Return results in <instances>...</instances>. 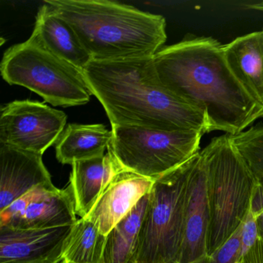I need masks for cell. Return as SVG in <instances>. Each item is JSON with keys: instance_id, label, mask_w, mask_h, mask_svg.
Masks as SVG:
<instances>
[{"instance_id": "obj_1", "label": "cell", "mask_w": 263, "mask_h": 263, "mask_svg": "<svg viewBox=\"0 0 263 263\" xmlns=\"http://www.w3.org/2000/svg\"><path fill=\"white\" fill-rule=\"evenodd\" d=\"M161 84L204 115L209 132L235 135L263 118L257 102L232 74L224 45L206 36H189L153 57Z\"/></svg>"}, {"instance_id": "obj_2", "label": "cell", "mask_w": 263, "mask_h": 263, "mask_svg": "<svg viewBox=\"0 0 263 263\" xmlns=\"http://www.w3.org/2000/svg\"><path fill=\"white\" fill-rule=\"evenodd\" d=\"M83 73L92 95L102 104L111 126L209 133L204 115L161 84L153 58L92 60Z\"/></svg>"}, {"instance_id": "obj_3", "label": "cell", "mask_w": 263, "mask_h": 263, "mask_svg": "<svg viewBox=\"0 0 263 263\" xmlns=\"http://www.w3.org/2000/svg\"><path fill=\"white\" fill-rule=\"evenodd\" d=\"M93 61L153 58L167 41L164 16L108 0H46Z\"/></svg>"}, {"instance_id": "obj_4", "label": "cell", "mask_w": 263, "mask_h": 263, "mask_svg": "<svg viewBox=\"0 0 263 263\" xmlns=\"http://www.w3.org/2000/svg\"><path fill=\"white\" fill-rule=\"evenodd\" d=\"M201 155L205 167L210 210L209 256L241 226L258 178L228 135L212 139Z\"/></svg>"}, {"instance_id": "obj_5", "label": "cell", "mask_w": 263, "mask_h": 263, "mask_svg": "<svg viewBox=\"0 0 263 263\" xmlns=\"http://www.w3.org/2000/svg\"><path fill=\"white\" fill-rule=\"evenodd\" d=\"M199 153L155 180L140 232L136 263H179L189 184Z\"/></svg>"}, {"instance_id": "obj_6", "label": "cell", "mask_w": 263, "mask_h": 263, "mask_svg": "<svg viewBox=\"0 0 263 263\" xmlns=\"http://www.w3.org/2000/svg\"><path fill=\"white\" fill-rule=\"evenodd\" d=\"M0 71L10 85L26 87L56 107L84 105L92 96L83 70L31 37L5 52Z\"/></svg>"}, {"instance_id": "obj_7", "label": "cell", "mask_w": 263, "mask_h": 263, "mask_svg": "<svg viewBox=\"0 0 263 263\" xmlns=\"http://www.w3.org/2000/svg\"><path fill=\"white\" fill-rule=\"evenodd\" d=\"M107 152L123 170L156 180L182 165L200 151L204 134L196 130H156L112 126Z\"/></svg>"}, {"instance_id": "obj_8", "label": "cell", "mask_w": 263, "mask_h": 263, "mask_svg": "<svg viewBox=\"0 0 263 263\" xmlns=\"http://www.w3.org/2000/svg\"><path fill=\"white\" fill-rule=\"evenodd\" d=\"M67 118L64 112L39 101L9 103L1 108L0 144L43 155L58 142Z\"/></svg>"}, {"instance_id": "obj_9", "label": "cell", "mask_w": 263, "mask_h": 263, "mask_svg": "<svg viewBox=\"0 0 263 263\" xmlns=\"http://www.w3.org/2000/svg\"><path fill=\"white\" fill-rule=\"evenodd\" d=\"M70 187L42 184L0 212V228L19 230L73 226L78 221Z\"/></svg>"}, {"instance_id": "obj_10", "label": "cell", "mask_w": 263, "mask_h": 263, "mask_svg": "<svg viewBox=\"0 0 263 263\" xmlns=\"http://www.w3.org/2000/svg\"><path fill=\"white\" fill-rule=\"evenodd\" d=\"M73 226L27 230L0 228V263H61Z\"/></svg>"}, {"instance_id": "obj_11", "label": "cell", "mask_w": 263, "mask_h": 263, "mask_svg": "<svg viewBox=\"0 0 263 263\" xmlns=\"http://www.w3.org/2000/svg\"><path fill=\"white\" fill-rule=\"evenodd\" d=\"M155 182L152 178L122 169L84 218L92 221L103 235H108L152 192Z\"/></svg>"}, {"instance_id": "obj_12", "label": "cell", "mask_w": 263, "mask_h": 263, "mask_svg": "<svg viewBox=\"0 0 263 263\" xmlns=\"http://www.w3.org/2000/svg\"><path fill=\"white\" fill-rule=\"evenodd\" d=\"M210 210L205 167L201 152L191 177L179 263H196L208 257Z\"/></svg>"}, {"instance_id": "obj_13", "label": "cell", "mask_w": 263, "mask_h": 263, "mask_svg": "<svg viewBox=\"0 0 263 263\" xmlns=\"http://www.w3.org/2000/svg\"><path fill=\"white\" fill-rule=\"evenodd\" d=\"M0 212L29 191L52 184L43 155L0 144Z\"/></svg>"}, {"instance_id": "obj_14", "label": "cell", "mask_w": 263, "mask_h": 263, "mask_svg": "<svg viewBox=\"0 0 263 263\" xmlns=\"http://www.w3.org/2000/svg\"><path fill=\"white\" fill-rule=\"evenodd\" d=\"M30 37L81 70L92 61L71 26L48 4L40 7Z\"/></svg>"}, {"instance_id": "obj_15", "label": "cell", "mask_w": 263, "mask_h": 263, "mask_svg": "<svg viewBox=\"0 0 263 263\" xmlns=\"http://www.w3.org/2000/svg\"><path fill=\"white\" fill-rule=\"evenodd\" d=\"M71 166L69 187L77 215L84 218L122 168L108 152L102 157L76 161Z\"/></svg>"}, {"instance_id": "obj_16", "label": "cell", "mask_w": 263, "mask_h": 263, "mask_svg": "<svg viewBox=\"0 0 263 263\" xmlns=\"http://www.w3.org/2000/svg\"><path fill=\"white\" fill-rule=\"evenodd\" d=\"M224 53L237 81L263 105V30L237 37L224 45Z\"/></svg>"}, {"instance_id": "obj_17", "label": "cell", "mask_w": 263, "mask_h": 263, "mask_svg": "<svg viewBox=\"0 0 263 263\" xmlns=\"http://www.w3.org/2000/svg\"><path fill=\"white\" fill-rule=\"evenodd\" d=\"M113 138L104 124H68L56 144V157L63 164L102 157Z\"/></svg>"}, {"instance_id": "obj_18", "label": "cell", "mask_w": 263, "mask_h": 263, "mask_svg": "<svg viewBox=\"0 0 263 263\" xmlns=\"http://www.w3.org/2000/svg\"><path fill=\"white\" fill-rule=\"evenodd\" d=\"M150 193L107 235L102 263H136L140 232Z\"/></svg>"}, {"instance_id": "obj_19", "label": "cell", "mask_w": 263, "mask_h": 263, "mask_svg": "<svg viewBox=\"0 0 263 263\" xmlns=\"http://www.w3.org/2000/svg\"><path fill=\"white\" fill-rule=\"evenodd\" d=\"M107 235L92 221L80 218L66 241L61 261L65 263H102Z\"/></svg>"}, {"instance_id": "obj_20", "label": "cell", "mask_w": 263, "mask_h": 263, "mask_svg": "<svg viewBox=\"0 0 263 263\" xmlns=\"http://www.w3.org/2000/svg\"><path fill=\"white\" fill-rule=\"evenodd\" d=\"M229 137L255 175L263 179V125L253 126Z\"/></svg>"}, {"instance_id": "obj_21", "label": "cell", "mask_w": 263, "mask_h": 263, "mask_svg": "<svg viewBox=\"0 0 263 263\" xmlns=\"http://www.w3.org/2000/svg\"><path fill=\"white\" fill-rule=\"evenodd\" d=\"M241 224L232 236L212 255L207 263H237L240 260Z\"/></svg>"}, {"instance_id": "obj_22", "label": "cell", "mask_w": 263, "mask_h": 263, "mask_svg": "<svg viewBox=\"0 0 263 263\" xmlns=\"http://www.w3.org/2000/svg\"><path fill=\"white\" fill-rule=\"evenodd\" d=\"M258 238H259V231H258L257 218L252 213L249 207L247 214L241 223L240 259L255 246Z\"/></svg>"}, {"instance_id": "obj_23", "label": "cell", "mask_w": 263, "mask_h": 263, "mask_svg": "<svg viewBox=\"0 0 263 263\" xmlns=\"http://www.w3.org/2000/svg\"><path fill=\"white\" fill-rule=\"evenodd\" d=\"M250 209L257 218L259 236L263 241V179L258 178L251 201Z\"/></svg>"}, {"instance_id": "obj_24", "label": "cell", "mask_w": 263, "mask_h": 263, "mask_svg": "<svg viewBox=\"0 0 263 263\" xmlns=\"http://www.w3.org/2000/svg\"><path fill=\"white\" fill-rule=\"evenodd\" d=\"M239 263H263V241L259 236L255 246L240 259Z\"/></svg>"}, {"instance_id": "obj_25", "label": "cell", "mask_w": 263, "mask_h": 263, "mask_svg": "<svg viewBox=\"0 0 263 263\" xmlns=\"http://www.w3.org/2000/svg\"><path fill=\"white\" fill-rule=\"evenodd\" d=\"M248 8L263 12V1L262 2L258 3V4H250V5L248 6Z\"/></svg>"}, {"instance_id": "obj_26", "label": "cell", "mask_w": 263, "mask_h": 263, "mask_svg": "<svg viewBox=\"0 0 263 263\" xmlns=\"http://www.w3.org/2000/svg\"><path fill=\"white\" fill-rule=\"evenodd\" d=\"M208 262V257H206V258H203L202 260H201V261H198V262L196 263H207Z\"/></svg>"}, {"instance_id": "obj_27", "label": "cell", "mask_w": 263, "mask_h": 263, "mask_svg": "<svg viewBox=\"0 0 263 263\" xmlns=\"http://www.w3.org/2000/svg\"><path fill=\"white\" fill-rule=\"evenodd\" d=\"M61 263H65V262H62V261H61Z\"/></svg>"}, {"instance_id": "obj_28", "label": "cell", "mask_w": 263, "mask_h": 263, "mask_svg": "<svg viewBox=\"0 0 263 263\" xmlns=\"http://www.w3.org/2000/svg\"><path fill=\"white\" fill-rule=\"evenodd\" d=\"M237 263H239V261H238V262H237Z\"/></svg>"}]
</instances>
